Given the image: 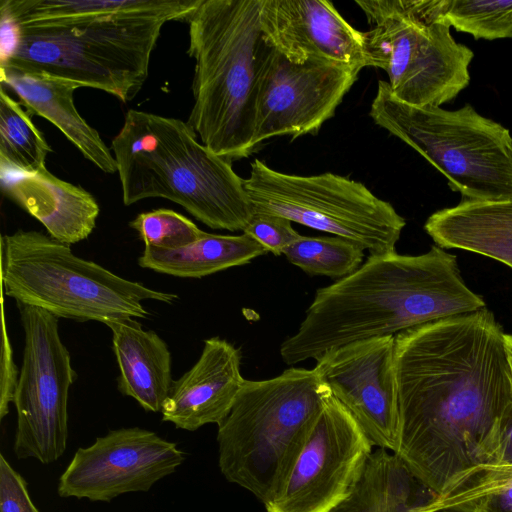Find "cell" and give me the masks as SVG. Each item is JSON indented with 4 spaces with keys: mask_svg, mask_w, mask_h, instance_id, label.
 Instances as JSON below:
<instances>
[{
    "mask_svg": "<svg viewBox=\"0 0 512 512\" xmlns=\"http://www.w3.org/2000/svg\"><path fill=\"white\" fill-rule=\"evenodd\" d=\"M486 308L463 280L457 257L434 245L420 255H370L352 274L319 288L296 333L283 341L287 365L342 345Z\"/></svg>",
    "mask_w": 512,
    "mask_h": 512,
    "instance_id": "obj_2",
    "label": "cell"
},
{
    "mask_svg": "<svg viewBox=\"0 0 512 512\" xmlns=\"http://www.w3.org/2000/svg\"><path fill=\"white\" fill-rule=\"evenodd\" d=\"M374 447L394 451L399 424L395 336L354 341L325 352L314 367Z\"/></svg>",
    "mask_w": 512,
    "mask_h": 512,
    "instance_id": "obj_15",
    "label": "cell"
},
{
    "mask_svg": "<svg viewBox=\"0 0 512 512\" xmlns=\"http://www.w3.org/2000/svg\"><path fill=\"white\" fill-rule=\"evenodd\" d=\"M24 331V350L13 398L17 426L13 451L18 459L57 461L68 438V396L76 373L58 331V318L16 302Z\"/></svg>",
    "mask_w": 512,
    "mask_h": 512,
    "instance_id": "obj_11",
    "label": "cell"
},
{
    "mask_svg": "<svg viewBox=\"0 0 512 512\" xmlns=\"http://www.w3.org/2000/svg\"><path fill=\"white\" fill-rule=\"evenodd\" d=\"M424 229L441 248L474 252L512 268V198L462 199L430 215Z\"/></svg>",
    "mask_w": 512,
    "mask_h": 512,
    "instance_id": "obj_21",
    "label": "cell"
},
{
    "mask_svg": "<svg viewBox=\"0 0 512 512\" xmlns=\"http://www.w3.org/2000/svg\"><path fill=\"white\" fill-rule=\"evenodd\" d=\"M239 350L220 337L206 339L196 363L173 381L162 420L187 431L219 425L229 414L245 381Z\"/></svg>",
    "mask_w": 512,
    "mask_h": 512,
    "instance_id": "obj_17",
    "label": "cell"
},
{
    "mask_svg": "<svg viewBox=\"0 0 512 512\" xmlns=\"http://www.w3.org/2000/svg\"><path fill=\"white\" fill-rule=\"evenodd\" d=\"M373 447L329 393L266 512H332L359 481Z\"/></svg>",
    "mask_w": 512,
    "mask_h": 512,
    "instance_id": "obj_12",
    "label": "cell"
},
{
    "mask_svg": "<svg viewBox=\"0 0 512 512\" xmlns=\"http://www.w3.org/2000/svg\"><path fill=\"white\" fill-rule=\"evenodd\" d=\"M2 193L38 220L53 239L71 245L93 232L100 212L83 187L62 180L46 167L34 173L0 172Z\"/></svg>",
    "mask_w": 512,
    "mask_h": 512,
    "instance_id": "obj_18",
    "label": "cell"
},
{
    "mask_svg": "<svg viewBox=\"0 0 512 512\" xmlns=\"http://www.w3.org/2000/svg\"><path fill=\"white\" fill-rule=\"evenodd\" d=\"M504 344L512 379V334L504 333Z\"/></svg>",
    "mask_w": 512,
    "mask_h": 512,
    "instance_id": "obj_33",
    "label": "cell"
},
{
    "mask_svg": "<svg viewBox=\"0 0 512 512\" xmlns=\"http://www.w3.org/2000/svg\"><path fill=\"white\" fill-rule=\"evenodd\" d=\"M0 82L18 96L31 116H41L51 122L97 168L108 174L117 172L111 148L74 104V92L81 87L79 84L3 67H0Z\"/></svg>",
    "mask_w": 512,
    "mask_h": 512,
    "instance_id": "obj_19",
    "label": "cell"
},
{
    "mask_svg": "<svg viewBox=\"0 0 512 512\" xmlns=\"http://www.w3.org/2000/svg\"><path fill=\"white\" fill-rule=\"evenodd\" d=\"M185 461L175 442L140 427L120 428L75 452L61 474L60 497L110 502L130 492H146Z\"/></svg>",
    "mask_w": 512,
    "mask_h": 512,
    "instance_id": "obj_13",
    "label": "cell"
},
{
    "mask_svg": "<svg viewBox=\"0 0 512 512\" xmlns=\"http://www.w3.org/2000/svg\"><path fill=\"white\" fill-rule=\"evenodd\" d=\"M330 393L315 369L291 367L265 380L245 379L219 424L222 475L263 504L275 494Z\"/></svg>",
    "mask_w": 512,
    "mask_h": 512,
    "instance_id": "obj_6",
    "label": "cell"
},
{
    "mask_svg": "<svg viewBox=\"0 0 512 512\" xmlns=\"http://www.w3.org/2000/svg\"><path fill=\"white\" fill-rule=\"evenodd\" d=\"M1 287L16 302L80 322L146 318L144 300L178 296L150 289L76 256L70 245L38 231L1 236Z\"/></svg>",
    "mask_w": 512,
    "mask_h": 512,
    "instance_id": "obj_7",
    "label": "cell"
},
{
    "mask_svg": "<svg viewBox=\"0 0 512 512\" xmlns=\"http://www.w3.org/2000/svg\"><path fill=\"white\" fill-rule=\"evenodd\" d=\"M201 0H0L1 22L15 27L115 16L187 21Z\"/></svg>",
    "mask_w": 512,
    "mask_h": 512,
    "instance_id": "obj_22",
    "label": "cell"
},
{
    "mask_svg": "<svg viewBox=\"0 0 512 512\" xmlns=\"http://www.w3.org/2000/svg\"><path fill=\"white\" fill-rule=\"evenodd\" d=\"M268 251L249 235L205 233L178 249L144 247L142 268L182 278H202L231 267L245 265Z\"/></svg>",
    "mask_w": 512,
    "mask_h": 512,
    "instance_id": "obj_23",
    "label": "cell"
},
{
    "mask_svg": "<svg viewBox=\"0 0 512 512\" xmlns=\"http://www.w3.org/2000/svg\"><path fill=\"white\" fill-rule=\"evenodd\" d=\"M372 26L369 65L383 69L391 92L415 106H440L470 82L473 51L451 35L444 0L356 1Z\"/></svg>",
    "mask_w": 512,
    "mask_h": 512,
    "instance_id": "obj_9",
    "label": "cell"
},
{
    "mask_svg": "<svg viewBox=\"0 0 512 512\" xmlns=\"http://www.w3.org/2000/svg\"><path fill=\"white\" fill-rule=\"evenodd\" d=\"M52 148L31 115L0 88V171L34 173L46 167Z\"/></svg>",
    "mask_w": 512,
    "mask_h": 512,
    "instance_id": "obj_25",
    "label": "cell"
},
{
    "mask_svg": "<svg viewBox=\"0 0 512 512\" xmlns=\"http://www.w3.org/2000/svg\"><path fill=\"white\" fill-rule=\"evenodd\" d=\"M260 0H201L187 19L194 59L187 123L203 145L232 160L255 149L259 78L271 48L260 26Z\"/></svg>",
    "mask_w": 512,
    "mask_h": 512,
    "instance_id": "obj_4",
    "label": "cell"
},
{
    "mask_svg": "<svg viewBox=\"0 0 512 512\" xmlns=\"http://www.w3.org/2000/svg\"><path fill=\"white\" fill-rule=\"evenodd\" d=\"M359 72L323 61L295 64L271 47L259 78L254 146L277 136L316 134Z\"/></svg>",
    "mask_w": 512,
    "mask_h": 512,
    "instance_id": "obj_14",
    "label": "cell"
},
{
    "mask_svg": "<svg viewBox=\"0 0 512 512\" xmlns=\"http://www.w3.org/2000/svg\"><path fill=\"white\" fill-rule=\"evenodd\" d=\"M129 226L138 232L145 247L160 249L185 247L206 233L184 215L166 208L140 213Z\"/></svg>",
    "mask_w": 512,
    "mask_h": 512,
    "instance_id": "obj_28",
    "label": "cell"
},
{
    "mask_svg": "<svg viewBox=\"0 0 512 512\" xmlns=\"http://www.w3.org/2000/svg\"><path fill=\"white\" fill-rule=\"evenodd\" d=\"M1 319H2V342L0 359V419L2 420L9 413V404L13 403L14 394L18 384L20 370H18L10 342L5 310L4 290L1 287Z\"/></svg>",
    "mask_w": 512,
    "mask_h": 512,
    "instance_id": "obj_31",
    "label": "cell"
},
{
    "mask_svg": "<svg viewBox=\"0 0 512 512\" xmlns=\"http://www.w3.org/2000/svg\"><path fill=\"white\" fill-rule=\"evenodd\" d=\"M450 512H512V479L485 491Z\"/></svg>",
    "mask_w": 512,
    "mask_h": 512,
    "instance_id": "obj_32",
    "label": "cell"
},
{
    "mask_svg": "<svg viewBox=\"0 0 512 512\" xmlns=\"http://www.w3.org/2000/svg\"><path fill=\"white\" fill-rule=\"evenodd\" d=\"M288 261L309 275L342 279L363 262L364 250L337 236H300L283 253Z\"/></svg>",
    "mask_w": 512,
    "mask_h": 512,
    "instance_id": "obj_26",
    "label": "cell"
},
{
    "mask_svg": "<svg viewBox=\"0 0 512 512\" xmlns=\"http://www.w3.org/2000/svg\"><path fill=\"white\" fill-rule=\"evenodd\" d=\"M166 22L138 15L22 27L1 22L0 67L68 80L125 103L144 86Z\"/></svg>",
    "mask_w": 512,
    "mask_h": 512,
    "instance_id": "obj_5",
    "label": "cell"
},
{
    "mask_svg": "<svg viewBox=\"0 0 512 512\" xmlns=\"http://www.w3.org/2000/svg\"><path fill=\"white\" fill-rule=\"evenodd\" d=\"M112 332L118 364V390L144 410L161 412L173 384L171 353L154 331L144 330L134 318L105 323Z\"/></svg>",
    "mask_w": 512,
    "mask_h": 512,
    "instance_id": "obj_20",
    "label": "cell"
},
{
    "mask_svg": "<svg viewBox=\"0 0 512 512\" xmlns=\"http://www.w3.org/2000/svg\"><path fill=\"white\" fill-rule=\"evenodd\" d=\"M449 25L474 39L512 38V0H444Z\"/></svg>",
    "mask_w": 512,
    "mask_h": 512,
    "instance_id": "obj_27",
    "label": "cell"
},
{
    "mask_svg": "<svg viewBox=\"0 0 512 512\" xmlns=\"http://www.w3.org/2000/svg\"><path fill=\"white\" fill-rule=\"evenodd\" d=\"M370 116L422 155L462 199L512 198V136L469 104L446 110L399 100L379 81Z\"/></svg>",
    "mask_w": 512,
    "mask_h": 512,
    "instance_id": "obj_8",
    "label": "cell"
},
{
    "mask_svg": "<svg viewBox=\"0 0 512 512\" xmlns=\"http://www.w3.org/2000/svg\"><path fill=\"white\" fill-rule=\"evenodd\" d=\"M126 206L164 198L212 229L244 231L254 209L231 161L197 140L187 122L129 109L111 141Z\"/></svg>",
    "mask_w": 512,
    "mask_h": 512,
    "instance_id": "obj_3",
    "label": "cell"
},
{
    "mask_svg": "<svg viewBox=\"0 0 512 512\" xmlns=\"http://www.w3.org/2000/svg\"><path fill=\"white\" fill-rule=\"evenodd\" d=\"M244 186L254 212L344 238L370 255L395 252L405 220L363 183L338 174H287L255 159Z\"/></svg>",
    "mask_w": 512,
    "mask_h": 512,
    "instance_id": "obj_10",
    "label": "cell"
},
{
    "mask_svg": "<svg viewBox=\"0 0 512 512\" xmlns=\"http://www.w3.org/2000/svg\"><path fill=\"white\" fill-rule=\"evenodd\" d=\"M243 233L274 255L283 254L301 236L288 219L258 212H254Z\"/></svg>",
    "mask_w": 512,
    "mask_h": 512,
    "instance_id": "obj_29",
    "label": "cell"
},
{
    "mask_svg": "<svg viewBox=\"0 0 512 512\" xmlns=\"http://www.w3.org/2000/svg\"><path fill=\"white\" fill-rule=\"evenodd\" d=\"M425 490L392 451L376 448L349 496L332 512H416L428 499Z\"/></svg>",
    "mask_w": 512,
    "mask_h": 512,
    "instance_id": "obj_24",
    "label": "cell"
},
{
    "mask_svg": "<svg viewBox=\"0 0 512 512\" xmlns=\"http://www.w3.org/2000/svg\"><path fill=\"white\" fill-rule=\"evenodd\" d=\"M0 512H39L24 478L0 454Z\"/></svg>",
    "mask_w": 512,
    "mask_h": 512,
    "instance_id": "obj_30",
    "label": "cell"
},
{
    "mask_svg": "<svg viewBox=\"0 0 512 512\" xmlns=\"http://www.w3.org/2000/svg\"><path fill=\"white\" fill-rule=\"evenodd\" d=\"M393 453L434 496L498 463L512 411L504 332L487 309L395 335Z\"/></svg>",
    "mask_w": 512,
    "mask_h": 512,
    "instance_id": "obj_1",
    "label": "cell"
},
{
    "mask_svg": "<svg viewBox=\"0 0 512 512\" xmlns=\"http://www.w3.org/2000/svg\"><path fill=\"white\" fill-rule=\"evenodd\" d=\"M267 43L295 64L323 61L358 71L370 66L365 33L352 27L326 0H260Z\"/></svg>",
    "mask_w": 512,
    "mask_h": 512,
    "instance_id": "obj_16",
    "label": "cell"
}]
</instances>
